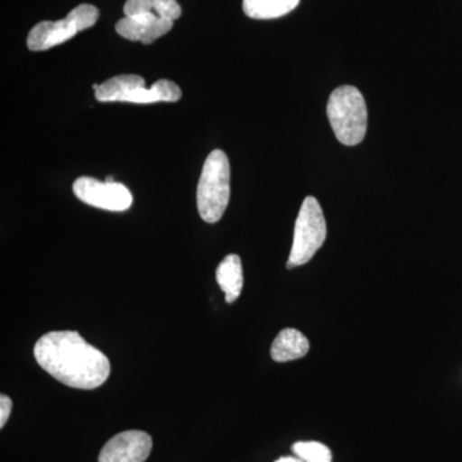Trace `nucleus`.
Returning <instances> with one entry per match:
<instances>
[{"instance_id":"1","label":"nucleus","mask_w":462,"mask_h":462,"mask_svg":"<svg viewBox=\"0 0 462 462\" xmlns=\"http://www.w3.org/2000/svg\"><path fill=\"white\" fill-rule=\"evenodd\" d=\"M33 356L42 369L76 389L100 387L111 374L107 356L89 345L78 331H51L33 346Z\"/></svg>"},{"instance_id":"2","label":"nucleus","mask_w":462,"mask_h":462,"mask_svg":"<svg viewBox=\"0 0 462 462\" xmlns=\"http://www.w3.org/2000/svg\"><path fill=\"white\" fill-rule=\"evenodd\" d=\"M229 199V158L221 149H215L207 157L197 188V207L202 220L208 224L221 220Z\"/></svg>"},{"instance_id":"3","label":"nucleus","mask_w":462,"mask_h":462,"mask_svg":"<svg viewBox=\"0 0 462 462\" xmlns=\"http://www.w3.org/2000/svg\"><path fill=\"white\" fill-rule=\"evenodd\" d=\"M327 114L331 129L342 144L354 147L364 141L367 107L360 90L351 85L337 88L330 94Z\"/></svg>"},{"instance_id":"4","label":"nucleus","mask_w":462,"mask_h":462,"mask_svg":"<svg viewBox=\"0 0 462 462\" xmlns=\"http://www.w3.org/2000/svg\"><path fill=\"white\" fill-rule=\"evenodd\" d=\"M328 227L324 212L315 197H307L300 206L294 226L293 245L287 267L302 266L312 260L327 240Z\"/></svg>"},{"instance_id":"5","label":"nucleus","mask_w":462,"mask_h":462,"mask_svg":"<svg viewBox=\"0 0 462 462\" xmlns=\"http://www.w3.org/2000/svg\"><path fill=\"white\" fill-rule=\"evenodd\" d=\"M99 11L91 5H80L63 20L42 21L27 36V47L32 51H48L74 38L79 32L96 25Z\"/></svg>"},{"instance_id":"6","label":"nucleus","mask_w":462,"mask_h":462,"mask_svg":"<svg viewBox=\"0 0 462 462\" xmlns=\"http://www.w3.org/2000/svg\"><path fill=\"white\" fill-rule=\"evenodd\" d=\"M72 189L81 202L106 211L123 212L133 205L132 193L120 182L99 181L83 176L74 182Z\"/></svg>"},{"instance_id":"7","label":"nucleus","mask_w":462,"mask_h":462,"mask_svg":"<svg viewBox=\"0 0 462 462\" xmlns=\"http://www.w3.org/2000/svg\"><path fill=\"white\" fill-rule=\"evenodd\" d=\"M152 447V437L145 431H123L103 446L98 462H145L151 455Z\"/></svg>"},{"instance_id":"8","label":"nucleus","mask_w":462,"mask_h":462,"mask_svg":"<svg viewBox=\"0 0 462 462\" xmlns=\"http://www.w3.org/2000/svg\"><path fill=\"white\" fill-rule=\"evenodd\" d=\"M173 21L158 17L156 14H139L126 17L116 23L118 35L132 42L152 44L161 36L171 32Z\"/></svg>"},{"instance_id":"9","label":"nucleus","mask_w":462,"mask_h":462,"mask_svg":"<svg viewBox=\"0 0 462 462\" xmlns=\"http://www.w3.org/2000/svg\"><path fill=\"white\" fill-rule=\"evenodd\" d=\"M310 342L300 331L287 328L273 339L272 357L276 363L298 360L309 354Z\"/></svg>"},{"instance_id":"10","label":"nucleus","mask_w":462,"mask_h":462,"mask_svg":"<svg viewBox=\"0 0 462 462\" xmlns=\"http://www.w3.org/2000/svg\"><path fill=\"white\" fill-rule=\"evenodd\" d=\"M216 281L225 293L226 303H234L243 291V266L238 254H229L216 270Z\"/></svg>"},{"instance_id":"11","label":"nucleus","mask_w":462,"mask_h":462,"mask_svg":"<svg viewBox=\"0 0 462 462\" xmlns=\"http://www.w3.org/2000/svg\"><path fill=\"white\" fill-rule=\"evenodd\" d=\"M145 87V80L139 75H118L108 79L96 90L99 102H127L134 91Z\"/></svg>"},{"instance_id":"12","label":"nucleus","mask_w":462,"mask_h":462,"mask_svg":"<svg viewBox=\"0 0 462 462\" xmlns=\"http://www.w3.org/2000/svg\"><path fill=\"white\" fill-rule=\"evenodd\" d=\"M124 12L126 17L156 14L171 21L181 16V7L176 0H127Z\"/></svg>"},{"instance_id":"13","label":"nucleus","mask_w":462,"mask_h":462,"mask_svg":"<svg viewBox=\"0 0 462 462\" xmlns=\"http://www.w3.org/2000/svg\"><path fill=\"white\" fill-rule=\"evenodd\" d=\"M300 0H243V11L254 20H273L296 9Z\"/></svg>"},{"instance_id":"14","label":"nucleus","mask_w":462,"mask_h":462,"mask_svg":"<svg viewBox=\"0 0 462 462\" xmlns=\"http://www.w3.org/2000/svg\"><path fill=\"white\" fill-rule=\"evenodd\" d=\"M291 449L305 462H331L330 449L320 442H297Z\"/></svg>"},{"instance_id":"15","label":"nucleus","mask_w":462,"mask_h":462,"mask_svg":"<svg viewBox=\"0 0 462 462\" xmlns=\"http://www.w3.org/2000/svg\"><path fill=\"white\" fill-rule=\"evenodd\" d=\"M12 411V400L5 394L0 396V428H5Z\"/></svg>"},{"instance_id":"16","label":"nucleus","mask_w":462,"mask_h":462,"mask_svg":"<svg viewBox=\"0 0 462 462\" xmlns=\"http://www.w3.org/2000/svg\"><path fill=\"white\" fill-rule=\"evenodd\" d=\"M275 462H305L300 460V457H291V456H287V457L278 458Z\"/></svg>"},{"instance_id":"17","label":"nucleus","mask_w":462,"mask_h":462,"mask_svg":"<svg viewBox=\"0 0 462 462\" xmlns=\"http://www.w3.org/2000/svg\"><path fill=\"white\" fill-rule=\"evenodd\" d=\"M105 181H107V182H115L114 178H112V176H107V178H106V180H105Z\"/></svg>"}]
</instances>
